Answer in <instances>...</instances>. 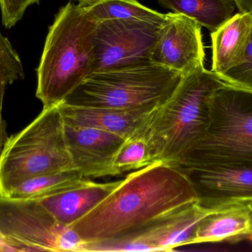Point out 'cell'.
<instances>
[{"label":"cell","mask_w":252,"mask_h":252,"mask_svg":"<svg viewBox=\"0 0 252 252\" xmlns=\"http://www.w3.org/2000/svg\"><path fill=\"white\" fill-rule=\"evenodd\" d=\"M196 202L195 189L185 173L157 161L127 175L69 227L86 244L112 242L133 236Z\"/></svg>","instance_id":"cell-1"},{"label":"cell","mask_w":252,"mask_h":252,"mask_svg":"<svg viewBox=\"0 0 252 252\" xmlns=\"http://www.w3.org/2000/svg\"><path fill=\"white\" fill-rule=\"evenodd\" d=\"M97 25L87 7L69 1L55 16L36 70L43 108L63 103L94 72Z\"/></svg>","instance_id":"cell-2"},{"label":"cell","mask_w":252,"mask_h":252,"mask_svg":"<svg viewBox=\"0 0 252 252\" xmlns=\"http://www.w3.org/2000/svg\"><path fill=\"white\" fill-rule=\"evenodd\" d=\"M225 84L205 67L183 75L171 97L156 109L148 122L155 162L177 165L204 137L210 124V99Z\"/></svg>","instance_id":"cell-3"},{"label":"cell","mask_w":252,"mask_h":252,"mask_svg":"<svg viewBox=\"0 0 252 252\" xmlns=\"http://www.w3.org/2000/svg\"><path fill=\"white\" fill-rule=\"evenodd\" d=\"M204 137L176 166L185 168H252V90L225 84L210 102Z\"/></svg>","instance_id":"cell-4"},{"label":"cell","mask_w":252,"mask_h":252,"mask_svg":"<svg viewBox=\"0 0 252 252\" xmlns=\"http://www.w3.org/2000/svg\"><path fill=\"white\" fill-rule=\"evenodd\" d=\"M75 170L59 105L43 108L23 130L8 137L0 152V196L8 197L31 178Z\"/></svg>","instance_id":"cell-5"},{"label":"cell","mask_w":252,"mask_h":252,"mask_svg":"<svg viewBox=\"0 0 252 252\" xmlns=\"http://www.w3.org/2000/svg\"><path fill=\"white\" fill-rule=\"evenodd\" d=\"M183 74L151 63L93 72L63 103L78 107L155 110L174 93Z\"/></svg>","instance_id":"cell-6"},{"label":"cell","mask_w":252,"mask_h":252,"mask_svg":"<svg viewBox=\"0 0 252 252\" xmlns=\"http://www.w3.org/2000/svg\"><path fill=\"white\" fill-rule=\"evenodd\" d=\"M0 239L4 252H84L85 243L36 199L0 196Z\"/></svg>","instance_id":"cell-7"},{"label":"cell","mask_w":252,"mask_h":252,"mask_svg":"<svg viewBox=\"0 0 252 252\" xmlns=\"http://www.w3.org/2000/svg\"><path fill=\"white\" fill-rule=\"evenodd\" d=\"M161 25L134 19L98 22L94 72L151 63Z\"/></svg>","instance_id":"cell-8"},{"label":"cell","mask_w":252,"mask_h":252,"mask_svg":"<svg viewBox=\"0 0 252 252\" xmlns=\"http://www.w3.org/2000/svg\"><path fill=\"white\" fill-rule=\"evenodd\" d=\"M213 210L196 202L133 236L112 242L87 244L84 252L173 251L192 244L198 223Z\"/></svg>","instance_id":"cell-9"},{"label":"cell","mask_w":252,"mask_h":252,"mask_svg":"<svg viewBox=\"0 0 252 252\" xmlns=\"http://www.w3.org/2000/svg\"><path fill=\"white\" fill-rule=\"evenodd\" d=\"M202 27L193 19L168 13L161 25L151 55V62L185 75L204 67L205 50Z\"/></svg>","instance_id":"cell-10"},{"label":"cell","mask_w":252,"mask_h":252,"mask_svg":"<svg viewBox=\"0 0 252 252\" xmlns=\"http://www.w3.org/2000/svg\"><path fill=\"white\" fill-rule=\"evenodd\" d=\"M179 168L190 180L198 204L204 208L218 210L232 204L252 203V168Z\"/></svg>","instance_id":"cell-11"},{"label":"cell","mask_w":252,"mask_h":252,"mask_svg":"<svg viewBox=\"0 0 252 252\" xmlns=\"http://www.w3.org/2000/svg\"><path fill=\"white\" fill-rule=\"evenodd\" d=\"M66 143L74 168L85 179L113 176V163L126 138L105 130L64 121Z\"/></svg>","instance_id":"cell-12"},{"label":"cell","mask_w":252,"mask_h":252,"mask_svg":"<svg viewBox=\"0 0 252 252\" xmlns=\"http://www.w3.org/2000/svg\"><path fill=\"white\" fill-rule=\"evenodd\" d=\"M59 108L65 122L105 130L124 138L145 127L156 110H124L72 106L65 103L60 104Z\"/></svg>","instance_id":"cell-13"},{"label":"cell","mask_w":252,"mask_h":252,"mask_svg":"<svg viewBox=\"0 0 252 252\" xmlns=\"http://www.w3.org/2000/svg\"><path fill=\"white\" fill-rule=\"evenodd\" d=\"M119 182L96 183L87 179L79 186L35 199L59 223L69 226L104 199Z\"/></svg>","instance_id":"cell-14"},{"label":"cell","mask_w":252,"mask_h":252,"mask_svg":"<svg viewBox=\"0 0 252 252\" xmlns=\"http://www.w3.org/2000/svg\"><path fill=\"white\" fill-rule=\"evenodd\" d=\"M252 35V14L244 12L212 32V72L220 76L242 63Z\"/></svg>","instance_id":"cell-15"},{"label":"cell","mask_w":252,"mask_h":252,"mask_svg":"<svg viewBox=\"0 0 252 252\" xmlns=\"http://www.w3.org/2000/svg\"><path fill=\"white\" fill-rule=\"evenodd\" d=\"M252 241L251 203L213 210L198 223L192 244Z\"/></svg>","instance_id":"cell-16"},{"label":"cell","mask_w":252,"mask_h":252,"mask_svg":"<svg viewBox=\"0 0 252 252\" xmlns=\"http://www.w3.org/2000/svg\"><path fill=\"white\" fill-rule=\"evenodd\" d=\"M163 7L185 15L214 32L235 14V0H157Z\"/></svg>","instance_id":"cell-17"},{"label":"cell","mask_w":252,"mask_h":252,"mask_svg":"<svg viewBox=\"0 0 252 252\" xmlns=\"http://www.w3.org/2000/svg\"><path fill=\"white\" fill-rule=\"evenodd\" d=\"M87 180L76 170L41 175L16 186L8 197L18 199L40 198L79 186Z\"/></svg>","instance_id":"cell-18"},{"label":"cell","mask_w":252,"mask_h":252,"mask_svg":"<svg viewBox=\"0 0 252 252\" xmlns=\"http://www.w3.org/2000/svg\"><path fill=\"white\" fill-rule=\"evenodd\" d=\"M148 124L126 138L114 160L113 176L139 170L155 163Z\"/></svg>","instance_id":"cell-19"},{"label":"cell","mask_w":252,"mask_h":252,"mask_svg":"<svg viewBox=\"0 0 252 252\" xmlns=\"http://www.w3.org/2000/svg\"><path fill=\"white\" fill-rule=\"evenodd\" d=\"M97 22L109 19H134L163 24L166 14L152 10L137 0H99L87 7Z\"/></svg>","instance_id":"cell-20"},{"label":"cell","mask_w":252,"mask_h":252,"mask_svg":"<svg viewBox=\"0 0 252 252\" xmlns=\"http://www.w3.org/2000/svg\"><path fill=\"white\" fill-rule=\"evenodd\" d=\"M23 64L7 37L0 31V152L8 139L7 124L2 117L3 99L7 86L24 79Z\"/></svg>","instance_id":"cell-21"},{"label":"cell","mask_w":252,"mask_h":252,"mask_svg":"<svg viewBox=\"0 0 252 252\" xmlns=\"http://www.w3.org/2000/svg\"><path fill=\"white\" fill-rule=\"evenodd\" d=\"M219 77L226 84L252 90V35L244 62Z\"/></svg>","instance_id":"cell-22"},{"label":"cell","mask_w":252,"mask_h":252,"mask_svg":"<svg viewBox=\"0 0 252 252\" xmlns=\"http://www.w3.org/2000/svg\"><path fill=\"white\" fill-rule=\"evenodd\" d=\"M40 0H0L1 23L7 29L14 27L23 18L30 6L38 4Z\"/></svg>","instance_id":"cell-23"},{"label":"cell","mask_w":252,"mask_h":252,"mask_svg":"<svg viewBox=\"0 0 252 252\" xmlns=\"http://www.w3.org/2000/svg\"><path fill=\"white\" fill-rule=\"evenodd\" d=\"M239 12L252 14V0H235Z\"/></svg>","instance_id":"cell-24"},{"label":"cell","mask_w":252,"mask_h":252,"mask_svg":"<svg viewBox=\"0 0 252 252\" xmlns=\"http://www.w3.org/2000/svg\"><path fill=\"white\" fill-rule=\"evenodd\" d=\"M69 2L72 4H78L82 7H88L94 3L97 2L99 0H69Z\"/></svg>","instance_id":"cell-25"},{"label":"cell","mask_w":252,"mask_h":252,"mask_svg":"<svg viewBox=\"0 0 252 252\" xmlns=\"http://www.w3.org/2000/svg\"><path fill=\"white\" fill-rule=\"evenodd\" d=\"M0 252H4V244L0 239Z\"/></svg>","instance_id":"cell-26"},{"label":"cell","mask_w":252,"mask_h":252,"mask_svg":"<svg viewBox=\"0 0 252 252\" xmlns=\"http://www.w3.org/2000/svg\"><path fill=\"white\" fill-rule=\"evenodd\" d=\"M251 216H252V203H251Z\"/></svg>","instance_id":"cell-27"}]
</instances>
